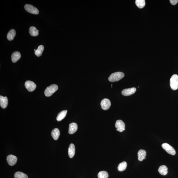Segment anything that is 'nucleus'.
I'll return each mask as SVG.
<instances>
[{
	"mask_svg": "<svg viewBox=\"0 0 178 178\" xmlns=\"http://www.w3.org/2000/svg\"><path fill=\"white\" fill-rule=\"evenodd\" d=\"M171 88L173 90H176L178 88V76L177 74H173L170 80Z\"/></svg>",
	"mask_w": 178,
	"mask_h": 178,
	"instance_id": "7ed1b4c3",
	"label": "nucleus"
},
{
	"mask_svg": "<svg viewBox=\"0 0 178 178\" xmlns=\"http://www.w3.org/2000/svg\"><path fill=\"white\" fill-rule=\"evenodd\" d=\"M24 8L26 11L31 14L37 15L39 13L38 10L36 7L29 4L25 5L24 6Z\"/></svg>",
	"mask_w": 178,
	"mask_h": 178,
	"instance_id": "39448f33",
	"label": "nucleus"
},
{
	"mask_svg": "<svg viewBox=\"0 0 178 178\" xmlns=\"http://www.w3.org/2000/svg\"><path fill=\"white\" fill-rule=\"evenodd\" d=\"M167 169H168L166 166L165 165H162L159 167L158 171L160 174L165 175H166L168 172Z\"/></svg>",
	"mask_w": 178,
	"mask_h": 178,
	"instance_id": "f3484780",
	"label": "nucleus"
},
{
	"mask_svg": "<svg viewBox=\"0 0 178 178\" xmlns=\"http://www.w3.org/2000/svg\"><path fill=\"white\" fill-rule=\"evenodd\" d=\"M60 134V132L58 128H55L51 131V135L53 139L55 140H57L58 139Z\"/></svg>",
	"mask_w": 178,
	"mask_h": 178,
	"instance_id": "dca6fc26",
	"label": "nucleus"
},
{
	"mask_svg": "<svg viewBox=\"0 0 178 178\" xmlns=\"http://www.w3.org/2000/svg\"><path fill=\"white\" fill-rule=\"evenodd\" d=\"M135 3L136 6L140 9L144 8L146 5L145 1L144 0H136Z\"/></svg>",
	"mask_w": 178,
	"mask_h": 178,
	"instance_id": "b1692460",
	"label": "nucleus"
},
{
	"mask_svg": "<svg viewBox=\"0 0 178 178\" xmlns=\"http://www.w3.org/2000/svg\"><path fill=\"white\" fill-rule=\"evenodd\" d=\"M29 33L31 36H36L39 35V30L34 26H31L30 28Z\"/></svg>",
	"mask_w": 178,
	"mask_h": 178,
	"instance_id": "6ab92c4d",
	"label": "nucleus"
},
{
	"mask_svg": "<svg viewBox=\"0 0 178 178\" xmlns=\"http://www.w3.org/2000/svg\"><path fill=\"white\" fill-rule=\"evenodd\" d=\"M25 86L29 92H32L36 87V85L35 83L30 80H27L25 83Z\"/></svg>",
	"mask_w": 178,
	"mask_h": 178,
	"instance_id": "0eeeda50",
	"label": "nucleus"
},
{
	"mask_svg": "<svg viewBox=\"0 0 178 178\" xmlns=\"http://www.w3.org/2000/svg\"><path fill=\"white\" fill-rule=\"evenodd\" d=\"M21 57V55L19 52L18 51H15L12 54L11 59L12 62L15 63L19 60Z\"/></svg>",
	"mask_w": 178,
	"mask_h": 178,
	"instance_id": "4468645a",
	"label": "nucleus"
},
{
	"mask_svg": "<svg viewBox=\"0 0 178 178\" xmlns=\"http://www.w3.org/2000/svg\"><path fill=\"white\" fill-rule=\"evenodd\" d=\"M44 50V47L43 45H39L38 49L35 51V54L37 57H39L42 55L43 51Z\"/></svg>",
	"mask_w": 178,
	"mask_h": 178,
	"instance_id": "412c9836",
	"label": "nucleus"
},
{
	"mask_svg": "<svg viewBox=\"0 0 178 178\" xmlns=\"http://www.w3.org/2000/svg\"><path fill=\"white\" fill-rule=\"evenodd\" d=\"M108 173L105 171H102L99 172L98 174V178H108Z\"/></svg>",
	"mask_w": 178,
	"mask_h": 178,
	"instance_id": "393cba45",
	"label": "nucleus"
},
{
	"mask_svg": "<svg viewBox=\"0 0 178 178\" xmlns=\"http://www.w3.org/2000/svg\"><path fill=\"white\" fill-rule=\"evenodd\" d=\"M127 166V163L125 161L120 163L118 166V170L120 171H122L125 170Z\"/></svg>",
	"mask_w": 178,
	"mask_h": 178,
	"instance_id": "5701e85b",
	"label": "nucleus"
},
{
	"mask_svg": "<svg viewBox=\"0 0 178 178\" xmlns=\"http://www.w3.org/2000/svg\"><path fill=\"white\" fill-rule=\"evenodd\" d=\"M78 125L75 123H70L69 125V129L68 133L70 134H73L77 131L78 130Z\"/></svg>",
	"mask_w": 178,
	"mask_h": 178,
	"instance_id": "f8f14e48",
	"label": "nucleus"
},
{
	"mask_svg": "<svg viewBox=\"0 0 178 178\" xmlns=\"http://www.w3.org/2000/svg\"><path fill=\"white\" fill-rule=\"evenodd\" d=\"M125 76V74L122 72H116L112 74L108 78L109 82H117L123 78Z\"/></svg>",
	"mask_w": 178,
	"mask_h": 178,
	"instance_id": "f257e3e1",
	"label": "nucleus"
},
{
	"mask_svg": "<svg viewBox=\"0 0 178 178\" xmlns=\"http://www.w3.org/2000/svg\"><path fill=\"white\" fill-rule=\"evenodd\" d=\"M101 105L102 108L104 110L108 109L111 105V102L108 99H103L101 103Z\"/></svg>",
	"mask_w": 178,
	"mask_h": 178,
	"instance_id": "6e6552de",
	"label": "nucleus"
},
{
	"mask_svg": "<svg viewBox=\"0 0 178 178\" xmlns=\"http://www.w3.org/2000/svg\"><path fill=\"white\" fill-rule=\"evenodd\" d=\"M162 148L168 153V154L174 156L176 154L175 151L172 146L166 143L162 144Z\"/></svg>",
	"mask_w": 178,
	"mask_h": 178,
	"instance_id": "20e7f679",
	"label": "nucleus"
},
{
	"mask_svg": "<svg viewBox=\"0 0 178 178\" xmlns=\"http://www.w3.org/2000/svg\"><path fill=\"white\" fill-rule=\"evenodd\" d=\"M58 87L56 84H53L50 86L47 87L45 89L44 94L47 97H49L52 95L54 93L58 90Z\"/></svg>",
	"mask_w": 178,
	"mask_h": 178,
	"instance_id": "f03ea898",
	"label": "nucleus"
},
{
	"mask_svg": "<svg viewBox=\"0 0 178 178\" xmlns=\"http://www.w3.org/2000/svg\"><path fill=\"white\" fill-rule=\"evenodd\" d=\"M67 113V110L62 111L60 112L58 115L57 120V121H60L63 120L65 117Z\"/></svg>",
	"mask_w": 178,
	"mask_h": 178,
	"instance_id": "a211bd4d",
	"label": "nucleus"
},
{
	"mask_svg": "<svg viewBox=\"0 0 178 178\" xmlns=\"http://www.w3.org/2000/svg\"><path fill=\"white\" fill-rule=\"evenodd\" d=\"M18 159L16 156L12 155H9L7 157V161L9 165L13 166L17 162Z\"/></svg>",
	"mask_w": 178,
	"mask_h": 178,
	"instance_id": "1a4fd4ad",
	"label": "nucleus"
},
{
	"mask_svg": "<svg viewBox=\"0 0 178 178\" xmlns=\"http://www.w3.org/2000/svg\"><path fill=\"white\" fill-rule=\"evenodd\" d=\"M15 178H28L26 174L20 171L16 172L14 174Z\"/></svg>",
	"mask_w": 178,
	"mask_h": 178,
	"instance_id": "4be33fe9",
	"label": "nucleus"
},
{
	"mask_svg": "<svg viewBox=\"0 0 178 178\" xmlns=\"http://www.w3.org/2000/svg\"><path fill=\"white\" fill-rule=\"evenodd\" d=\"M16 31L14 29L10 30L7 35V38L9 41L13 40L16 36Z\"/></svg>",
	"mask_w": 178,
	"mask_h": 178,
	"instance_id": "aec40b11",
	"label": "nucleus"
},
{
	"mask_svg": "<svg viewBox=\"0 0 178 178\" xmlns=\"http://www.w3.org/2000/svg\"><path fill=\"white\" fill-rule=\"evenodd\" d=\"M169 1L172 5H175L177 3L178 0H170Z\"/></svg>",
	"mask_w": 178,
	"mask_h": 178,
	"instance_id": "a878e982",
	"label": "nucleus"
},
{
	"mask_svg": "<svg viewBox=\"0 0 178 178\" xmlns=\"http://www.w3.org/2000/svg\"><path fill=\"white\" fill-rule=\"evenodd\" d=\"M136 88H132L125 89L122 91L121 93L124 96H128L134 94L136 92Z\"/></svg>",
	"mask_w": 178,
	"mask_h": 178,
	"instance_id": "9d476101",
	"label": "nucleus"
},
{
	"mask_svg": "<svg viewBox=\"0 0 178 178\" xmlns=\"http://www.w3.org/2000/svg\"><path fill=\"white\" fill-rule=\"evenodd\" d=\"M115 127L117 128V131L120 132H123L125 129V124L121 120H117L116 122Z\"/></svg>",
	"mask_w": 178,
	"mask_h": 178,
	"instance_id": "423d86ee",
	"label": "nucleus"
},
{
	"mask_svg": "<svg viewBox=\"0 0 178 178\" xmlns=\"http://www.w3.org/2000/svg\"><path fill=\"white\" fill-rule=\"evenodd\" d=\"M8 104V100L7 96H0V105L2 108L5 109Z\"/></svg>",
	"mask_w": 178,
	"mask_h": 178,
	"instance_id": "9b49d317",
	"label": "nucleus"
},
{
	"mask_svg": "<svg viewBox=\"0 0 178 178\" xmlns=\"http://www.w3.org/2000/svg\"><path fill=\"white\" fill-rule=\"evenodd\" d=\"M68 155L70 158H73L75 153V148L74 145L71 144L70 145L68 148Z\"/></svg>",
	"mask_w": 178,
	"mask_h": 178,
	"instance_id": "ddd939ff",
	"label": "nucleus"
},
{
	"mask_svg": "<svg viewBox=\"0 0 178 178\" xmlns=\"http://www.w3.org/2000/svg\"><path fill=\"white\" fill-rule=\"evenodd\" d=\"M146 152L145 150H140L138 151V160L142 161L144 159H146Z\"/></svg>",
	"mask_w": 178,
	"mask_h": 178,
	"instance_id": "2eb2a0df",
	"label": "nucleus"
}]
</instances>
